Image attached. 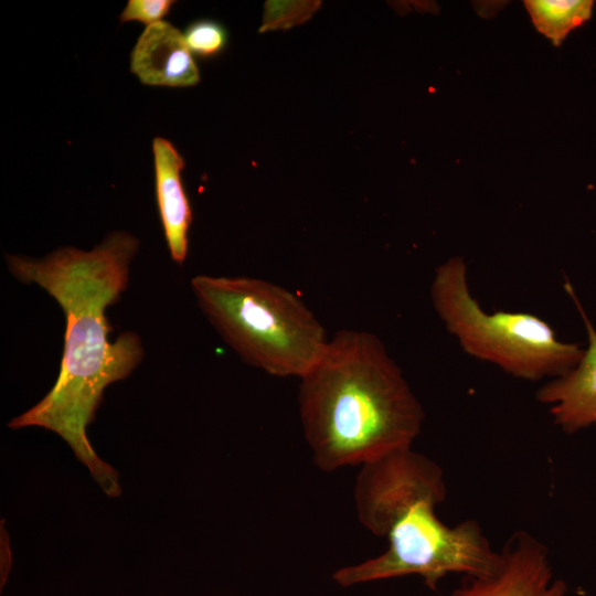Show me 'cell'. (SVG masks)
<instances>
[{
	"mask_svg": "<svg viewBox=\"0 0 596 596\" xmlns=\"http://www.w3.org/2000/svg\"><path fill=\"white\" fill-rule=\"evenodd\" d=\"M433 307L447 331L468 355L525 381L558 377L579 361L584 350L560 340L553 328L529 312L485 311L468 284L467 263L450 257L434 273Z\"/></svg>",
	"mask_w": 596,
	"mask_h": 596,
	"instance_id": "cell-4",
	"label": "cell"
},
{
	"mask_svg": "<svg viewBox=\"0 0 596 596\" xmlns=\"http://www.w3.org/2000/svg\"><path fill=\"white\" fill-rule=\"evenodd\" d=\"M535 29L558 46L574 29L592 18L593 0L524 1Z\"/></svg>",
	"mask_w": 596,
	"mask_h": 596,
	"instance_id": "cell-11",
	"label": "cell"
},
{
	"mask_svg": "<svg viewBox=\"0 0 596 596\" xmlns=\"http://www.w3.org/2000/svg\"><path fill=\"white\" fill-rule=\"evenodd\" d=\"M158 210L167 245L173 262L182 264L188 254V232L192 221L189 199L181 172L183 158L167 139L152 141Z\"/></svg>",
	"mask_w": 596,
	"mask_h": 596,
	"instance_id": "cell-10",
	"label": "cell"
},
{
	"mask_svg": "<svg viewBox=\"0 0 596 596\" xmlns=\"http://www.w3.org/2000/svg\"><path fill=\"white\" fill-rule=\"evenodd\" d=\"M130 71L151 86L185 87L200 82L183 34L167 21L146 26L130 53Z\"/></svg>",
	"mask_w": 596,
	"mask_h": 596,
	"instance_id": "cell-9",
	"label": "cell"
},
{
	"mask_svg": "<svg viewBox=\"0 0 596 596\" xmlns=\"http://www.w3.org/2000/svg\"><path fill=\"white\" fill-rule=\"evenodd\" d=\"M435 504L419 501L402 513L385 538L382 554L336 571L332 578L342 587L417 575L432 590L448 574L486 577L500 565L478 521L464 520L448 526L435 513Z\"/></svg>",
	"mask_w": 596,
	"mask_h": 596,
	"instance_id": "cell-5",
	"label": "cell"
},
{
	"mask_svg": "<svg viewBox=\"0 0 596 596\" xmlns=\"http://www.w3.org/2000/svg\"><path fill=\"white\" fill-rule=\"evenodd\" d=\"M447 488L441 467L405 447L362 465L354 499L360 522L385 538L393 523L419 501L441 503Z\"/></svg>",
	"mask_w": 596,
	"mask_h": 596,
	"instance_id": "cell-6",
	"label": "cell"
},
{
	"mask_svg": "<svg viewBox=\"0 0 596 596\" xmlns=\"http://www.w3.org/2000/svg\"><path fill=\"white\" fill-rule=\"evenodd\" d=\"M564 289L585 324L588 345L574 368L547 380L539 387L535 397L549 408L553 423L562 432L575 434L592 426L596 428V330L573 286L566 281Z\"/></svg>",
	"mask_w": 596,
	"mask_h": 596,
	"instance_id": "cell-8",
	"label": "cell"
},
{
	"mask_svg": "<svg viewBox=\"0 0 596 596\" xmlns=\"http://www.w3.org/2000/svg\"><path fill=\"white\" fill-rule=\"evenodd\" d=\"M298 402L313 461L324 471L412 447L425 417L383 342L352 329L329 339L300 377Z\"/></svg>",
	"mask_w": 596,
	"mask_h": 596,
	"instance_id": "cell-2",
	"label": "cell"
},
{
	"mask_svg": "<svg viewBox=\"0 0 596 596\" xmlns=\"http://www.w3.org/2000/svg\"><path fill=\"white\" fill-rule=\"evenodd\" d=\"M189 50L200 56L217 54L226 44V32L221 24L211 20L191 23L183 33Z\"/></svg>",
	"mask_w": 596,
	"mask_h": 596,
	"instance_id": "cell-12",
	"label": "cell"
},
{
	"mask_svg": "<svg viewBox=\"0 0 596 596\" xmlns=\"http://www.w3.org/2000/svg\"><path fill=\"white\" fill-rule=\"evenodd\" d=\"M315 2H267L264 26H290L302 21L316 9Z\"/></svg>",
	"mask_w": 596,
	"mask_h": 596,
	"instance_id": "cell-13",
	"label": "cell"
},
{
	"mask_svg": "<svg viewBox=\"0 0 596 596\" xmlns=\"http://www.w3.org/2000/svg\"><path fill=\"white\" fill-rule=\"evenodd\" d=\"M497 571L467 577L450 596H565V581L555 578L549 549L524 530L513 532L500 551Z\"/></svg>",
	"mask_w": 596,
	"mask_h": 596,
	"instance_id": "cell-7",
	"label": "cell"
},
{
	"mask_svg": "<svg viewBox=\"0 0 596 596\" xmlns=\"http://www.w3.org/2000/svg\"><path fill=\"white\" fill-rule=\"evenodd\" d=\"M173 3L171 0H129L119 20L121 23L138 21L148 26L162 21Z\"/></svg>",
	"mask_w": 596,
	"mask_h": 596,
	"instance_id": "cell-14",
	"label": "cell"
},
{
	"mask_svg": "<svg viewBox=\"0 0 596 596\" xmlns=\"http://www.w3.org/2000/svg\"><path fill=\"white\" fill-rule=\"evenodd\" d=\"M199 308L224 342L249 365L274 376H304L329 338L306 304L272 281L246 276L198 275Z\"/></svg>",
	"mask_w": 596,
	"mask_h": 596,
	"instance_id": "cell-3",
	"label": "cell"
},
{
	"mask_svg": "<svg viewBox=\"0 0 596 596\" xmlns=\"http://www.w3.org/2000/svg\"><path fill=\"white\" fill-rule=\"evenodd\" d=\"M138 247L132 234L114 232L91 251L62 247L42 258L6 255L15 279L43 288L66 319L61 370L54 385L8 426H38L60 435L108 497L120 496L118 472L97 456L86 429L104 390L128 377L145 354L136 332L125 331L113 342L108 339L110 327L105 313L127 289Z\"/></svg>",
	"mask_w": 596,
	"mask_h": 596,
	"instance_id": "cell-1",
	"label": "cell"
}]
</instances>
